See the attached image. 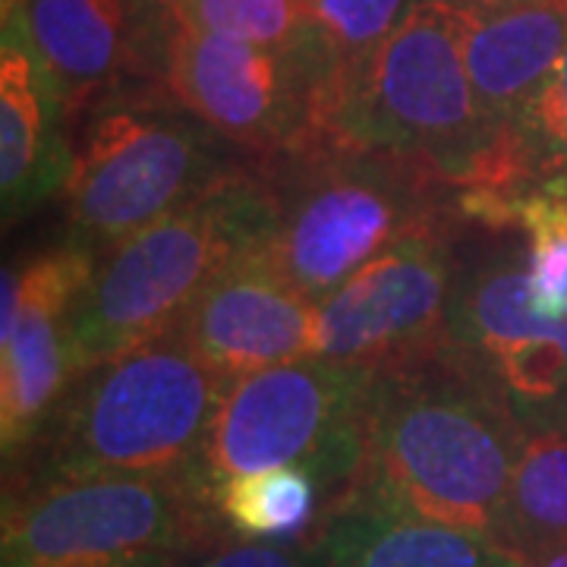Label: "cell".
<instances>
[{
    "mask_svg": "<svg viewBox=\"0 0 567 567\" xmlns=\"http://www.w3.org/2000/svg\"><path fill=\"white\" fill-rule=\"evenodd\" d=\"M413 0H303L306 25L331 66L369 58L404 20Z\"/></svg>",
    "mask_w": 567,
    "mask_h": 567,
    "instance_id": "obj_21",
    "label": "cell"
},
{
    "mask_svg": "<svg viewBox=\"0 0 567 567\" xmlns=\"http://www.w3.org/2000/svg\"><path fill=\"white\" fill-rule=\"evenodd\" d=\"M167 95V92H164ZM237 145L167 95L104 99L82 130L66 186L70 240L99 259L244 167Z\"/></svg>",
    "mask_w": 567,
    "mask_h": 567,
    "instance_id": "obj_6",
    "label": "cell"
},
{
    "mask_svg": "<svg viewBox=\"0 0 567 567\" xmlns=\"http://www.w3.org/2000/svg\"><path fill=\"white\" fill-rule=\"evenodd\" d=\"M167 13L205 32L275 51H293L312 39L303 0H183L181 7Z\"/></svg>",
    "mask_w": 567,
    "mask_h": 567,
    "instance_id": "obj_20",
    "label": "cell"
},
{
    "mask_svg": "<svg viewBox=\"0 0 567 567\" xmlns=\"http://www.w3.org/2000/svg\"><path fill=\"white\" fill-rule=\"evenodd\" d=\"M529 567H567V546L548 551V555H543L539 561H533Z\"/></svg>",
    "mask_w": 567,
    "mask_h": 567,
    "instance_id": "obj_25",
    "label": "cell"
},
{
    "mask_svg": "<svg viewBox=\"0 0 567 567\" xmlns=\"http://www.w3.org/2000/svg\"><path fill=\"white\" fill-rule=\"evenodd\" d=\"M451 7H461L470 13H488V10H505V7H517V3H529V0H442Z\"/></svg>",
    "mask_w": 567,
    "mask_h": 567,
    "instance_id": "obj_24",
    "label": "cell"
},
{
    "mask_svg": "<svg viewBox=\"0 0 567 567\" xmlns=\"http://www.w3.org/2000/svg\"><path fill=\"white\" fill-rule=\"evenodd\" d=\"M447 347L511 406L527 435L567 429V316L555 319L529 303L527 246L505 234L461 256Z\"/></svg>",
    "mask_w": 567,
    "mask_h": 567,
    "instance_id": "obj_9",
    "label": "cell"
},
{
    "mask_svg": "<svg viewBox=\"0 0 567 567\" xmlns=\"http://www.w3.org/2000/svg\"><path fill=\"white\" fill-rule=\"evenodd\" d=\"M221 529L218 505L193 476L7 488L0 567H181Z\"/></svg>",
    "mask_w": 567,
    "mask_h": 567,
    "instance_id": "obj_5",
    "label": "cell"
},
{
    "mask_svg": "<svg viewBox=\"0 0 567 567\" xmlns=\"http://www.w3.org/2000/svg\"><path fill=\"white\" fill-rule=\"evenodd\" d=\"M565 48L567 0H529L488 13L466 10L464 54L480 111L495 140L524 152L529 164L524 126Z\"/></svg>",
    "mask_w": 567,
    "mask_h": 567,
    "instance_id": "obj_13",
    "label": "cell"
},
{
    "mask_svg": "<svg viewBox=\"0 0 567 567\" xmlns=\"http://www.w3.org/2000/svg\"><path fill=\"white\" fill-rule=\"evenodd\" d=\"M524 142L539 171V181L567 186V48L558 70L529 111Z\"/></svg>",
    "mask_w": 567,
    "mask_h": 567,
    "instance_id": "obj_22",
    "label": "cell"
},
{
    "mask_svg": "<svg viewBox=\"0 0 567 567\" xmlns=\"http://www.w3.org/2000/svg\"><path fill=\"white\" fill-rule=\"evenodd\" d=\"M268 227V186L256 162H246L104 252L73 306L80 375L174 328L227 265L265 244Z\"/></svg>",
    "mask_w": 567,
    "mask_h": 567,
    "instance_id": "obj_4",
    "label": "cell"
},
{
    "mask_svg": "<svg viewBox=\"0 0 567 567\" xmlns=\"http://www.w3.org/2000/svg\"><path fill=\"white\" fill-rule=\"evenodd\" d=\"M174 328L205 363L234 382L312 357L316 303L252 249L227 265Z\"/></svg>",
    "mask_w": 567,
    "mask_h": 567,
    "instance_id": "obj_12",
    "label": "cell"
},
{
    "mask_svg": "<svg viewBox=\"0 0 567 567\" xmlns=\"http://www.w3.org/2000/svg\"><path fill=\"white\" fill-rule=\"evenodd\" d=\"M372 379L369 365L303 357L227 382L193 483L215 502L237 476L306 466L341 498L363 457Z\"/></svg>",
    "mask_w": 567,
    "mask_h": 567,
    "instance_id": "obj_7",
    "label": "cell"
},
{
    "mask_svg": "<svg viewBox=\"0 0 567 567\" xmlns=\"http://www.w3.org/2000/svg\"><path fill=\"white\" fill-rule=\"evenodd\" d=\"M148 7H155L158 13H167V10H174V7H181L183 0H145Z\"/></svg>",
    "mask_w": 567,
    "mask_h": 567,
    "instance_id": "obj_26",
    "label": "cell"
},
{
    "mask_svg": "<svg viewBox=\"0 0 567 567\" xmlns=\"http://www.w3.org/2000/svg\"><path fill=\"white\" fill-rule=\"evenodd\" d=\"M256 167L271 196L259 252L312 303L416 227L457 212V189L391 152L312 142Z\"/></svg>",
    "mask_w": 567,
    "mask_h": 567,
    "instance_id": "obj_3",
    "label": "cell"
},
{
    "mask_svg": "<svg viewBox=\"0 0 567 567\" xmlns=\"http://www.w3.org/2000/svg\"><path fill=\"white\" fill-rule=\"evenodd\" d=\"M328 70L331 61L316 39L275 51L158 13L164 92L252 162L312 142Z\"/></svg>",
    "mask_w": 567,
    "mask_h": 567,
    "instance_id": "obj_8",
    "label": "cell"
},
{
    "mask_svg": "<svg viewBox=\"0 0 567 567\" xmlns=\"http://www.w3.org/2000/svg\"><path fill=\"white\" fill-rule=\"evenodd\" d=\"M514 227L527 234V281L533 309L567 316V186L543 183L514 205Z\"/></svg>",
    "mask_w": 567,
    "mask_h": 567,
    "instance_id": "obj_19",
    "label": "cell"
},
{
    "mask_svg": "<svg viewBox=\"0 0 567 567\" xmlns=\"http://www.w3.org/2000/svg\"><path fill=\"white\" fill-rule=\"evenodd\" d=\"M319 495L306 466H271L224 483L215 502L224 529L240 539H293L312 524Z\"/></svg>",
    "mask_w": 567,
    "mask_h": 567,
    "instance_id": "obj_18",
    "label": "cell"
},
{
    "mask_svg": "<svg viewBox=\"0 0 567 567\" xmlns=\"http://www.w3.org/2000/svg\"><path fill=\"white\" fill-rule=\"evenodd\" d=\"M524 442L527 429L511 406L445 338L429 353L375 369L363 457L341 498L498 543Z\"/></svg>",
    "mask_w": 567,
    "mask_h": 567,
    "instance_id": "obj_1",
    "label": "cell"
},
{
    "mask_svg": "<svg viewBox=\"0 0 567 567\" xmlns=\"http://www.w3.org/2000/svg\"><path fill=\"white\" fill-rule=\"evenodd\" d=\"M181 567H316V546L290 539H240L205 548Z\"/></svg>",
    "mask_w": 567,
    "mask_h": 567,
    "instance_id": "obj_23",
    "label": "cell"
},
{
    "mask_svg": "<svg viewBox=\"0 0 567 567\" xmlns=\"http://www.w3.org/2000/svg\"><path fill=\"white\" fill-rule=\"evenodd\" d=\"M3 29L29 44L66 114L76 117L121 70L130 10L126 0H20Z\"/></svg>",
    "mask_w": 567,
    "mask_h": 567,
    "instance_id": "obj_15",
    "label": "cell"
},
{
    "mask_svg": "<svg viewBox=\"0 0 567 567\" xmlns=\"http://www.w3.org/2000/svg\"><path fill=\"white\" fill-rule=\"evenodd\" d=\"M498 546L527 567L567 546V429L527 435L507 492Z\"/></svg>",
    "mask_w": 567,
    "mask_h": 567,
    "instance_id": "obj_17",
    "label": "cell"
},
{
    "mask_svg": "<svg viewBox=\"0 0 567 567\" xmlns=\"http://www.w3.org/2000/svg\"><path fill=\"white\" fill-rule=\"evenodd\" d=\"M227 379L177 328L82 372L7 488L193 476Z\"/></svg>",
    "mask_w": 567,
    "mask_h": 567,
    "instance_id": "obj_2",
    "label": "cell"
},
{
    "mask_svg": "<svg viewBox=\"0 0 567 567\" xmlns=\"http://www.w3.org/2000/svg\"><path fill=\"white\" fill-rule=\"evenodd\" d=\"M461 212L416 227L316 303L312 357L382 365L445 344L461 271Z\"/></svg>",
    "mask_w": 567,
    "mask_h": 567,
    "instance_id": "obj_10",
    "label": "cell"
},
{
    "mask_svg": "<svg viewBox=\"0 0 567 567\" xmlns=\"http://www.w3.org/2000/svg\"><path fill=\"white\" fill-rule=\"evenodd\" d=\"M99 256L66 240L25 265L3 268L0 319V451L7 470L35 447L80 379L73 306Z\"/></svg>",
    "mask_w": 567,
    "mask_h": 567,
    "instance_id": "obj_11",
    "label": "cell"
},
{
    "mask_svg": "<svg viewBox=\"0 0 567 567\" xmlns=\"http://www.w3.org/2000/svg\"><path fill=\"white\" fill-rule=\"evenodd\" d=\"M61 95L41 70L29 44L3 29L0 44V199L3 224L25 218L32 208L66 193L76 142Z\"/></svg>",
    "mask_w": 567,
    "mask_h": 567,
    "instance_id": "obj_14",
    "label": "cell"
},
{
    "mask_svg": "<svg viewBox=\"0 0 567 567\" xmlns=\"http://www.w3.org/2000/svg\"><path fill=\"white\" fill-rule=\"evenodd\" d=\"M316 567H527L486 536L341 498L316 539Z\"/></svg>",
    "mask_w": 567,
    "mask_h": 567,
    "instance_id": "obj_16",
    "label": "cell"
}]
</instances>
